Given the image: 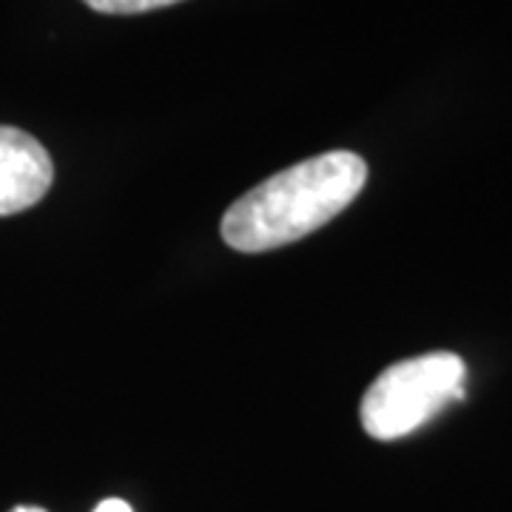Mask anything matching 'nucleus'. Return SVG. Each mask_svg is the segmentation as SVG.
Segmentation results:
<instances>
[{
    "instance_id": "f257e3e1",
    "label": "nucleus",
    "mask_w": 512,
    "mask_h": 512,
    "mask_svg": "<svg viewBox=\"0 0 512 512\" xmlns=\"http://www.w3.org/2000/svg\"><path fill=\"white\" fill-rule=\"evenodd\" d=\"M367 163L353 151H325L242 194L222 217V239L239 254L291 245L339 217L362 194Z\"/></svg>"
},
{
    "instance_id": "423d86ee",
    "label": "nucleus",
    "mask_w": 512,
    "mask_h": 512,
    "mask_svg": "<svg viewBox=\"0 0 512 512\" xmlns=\"http://www.w3.org/2000/svg\"><path fill=\"white\" fill-rule=\"evenodd\" d=\"M12 512H46V510H40V507H15Z\"/></svg>"
},
{
    "instance_id": "39448f33",
    "label": "nucleus",
    "mask_w": 512,
    "mask_h": 512,
    "mask_svg": "<svg viewBox=\"0 0 512 512\" xmlns=\"http://www.w3.org/2000/svg\"><path fill=\"white\" fill-rule=\"evenodd\" d=\"M94 512H134L128 507L126 501H120V498H106V501H100Z\"/></svg>"
},
{
    "instance_id": "20e7f679",
    "label": "nucleus",
    "mask_w": 512,
    "mask_h": 512,
    "mask_svg": "<svg viewBox=\"0 0 512 512\" xmlns=\"http://www.w3.org/2000/svg\"><path fill=\"white\" fill-rule=\"evenodd\" d=\"M83 3L100 15H143V12L174 6L180 0H83Z\"/></svg>"
},
{
    "instance_id": "f03ea898",
    "label": "nucleus",
    "mask_w": 512,
    "mask_h": 512,
    "mask_svg": "<svg viewBox=\"0 0 512 512\" xmlns=\"http://www.w3.org/2000/svg\"><path fill=\"white\" fill-rule=\"evenodd\" d=\"M467 365L458 353L436 350L384 367L362 396V427L370 439L396 441L464 399Z\"/></svg>"
},
{
    "instance_id": "7ed1b4c3",
    "label": "nucleus",
    "mask_w": 512,
    "mask_h": 512,
    "mask_svg": "<svg viewBox=\"0 0 512 512\" xmlns=\"http://www.w3.org/2000/svg\"><path fill=\"white\" fill-rule=\"evenodd\" d=\"M55 180L49 151L32 134L0 126V217L20 214L43 200Z\"/></svg>"
}]
</instances>
